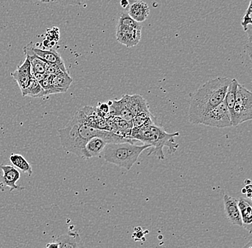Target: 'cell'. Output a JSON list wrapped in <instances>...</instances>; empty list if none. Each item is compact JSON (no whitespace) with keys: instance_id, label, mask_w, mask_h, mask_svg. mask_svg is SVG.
<instances>
[{"instance_id":"cell-1","label":"cell","mask_w":252,"mask_h":248,"mask_svg":"<svg viewBox=\"0 0 252 248\" xmlns=\"http://www.w3.org/2000/svg\"><path fill=\"white\" fill-rule=\"evenodd\" d=\"M61 146L67 154H73L79 157L88 142L94 137H100L110 143H135L133 139L126 138L109 131L100 130L79 122L73 117L65 127L58 130Z\"/></svg>"},{"instance_id":"cell-2","label":"cell","mask_w":252,"mask_h":248,"mask_svg":"<svg viewBox=\"0 0 252 248\" xmlns=\"http://www.w3.org/2000/svg\"><path fill=\"white\" fill-rule=\"evenodd\" d=\"M231 79L219 77L209 80L190 95L189 122L200 124L205 114L224 100Z\"/></svg>"},{"instance_id":"cell-3","label":"cell","mask_w":252,"mask_h":248,"mask_svg":"<svg viewBox=\"0 0 252 248\" xmlns=\"http://www.w3.org/2000/svg\"><path fill=\"white\" fill-rule=\"evenodd\" d=\"M179 136V132L170 134L160 126L153 124L141 128H133L130 138L143 142L144 144L149 145L151 150L149 156L154 154L159 159L163 160L165 159L163 148L165 146L168 147L170 154H173L177 151L179 145L175 142L174 137Z\"/></svg>"},{"instance_id":"cell-4","label":"cell","mask_w":252,"mask_h":248,"mask_svg":"<svg viewBox=\"0 0 252 248\" xmlns=\"http://www.w3.org/2000/svg\"><path fill=\"white\" fill-rule=\"evenodd\" d=\"M150 148L148 144L138 146L128 142L107 143L102 152V157L108 163L130 170L142 152Z\"/></svg>"},{"instance_id":"cell-5","label":"cell","mask_w":252,"mask_h":248,"mask_svg":"<svg viewBox=\"0 0 252 248\" xmlns=\"http://www.w3.org/2000/svg\"><path fill=\"white\" fill-rule=\"evenodd\" d=\"M142 27L133 20L127 12L120 15L116 28V39L118 42L127 47L136 46L141 38Z\"/></svg>"},{"instance_id":"cell-6","label":"cell","mask_w":252,"mask_h":248,"mask_svg":"<svg viewBox=\"0 0 252 248\" xmlns=\"http://www.w3.org/2000/svg\"><path fill=\"white\" fill-rule=\"evenodd\" d=\"M231 117L232 126H239L252 119V93L239 83Z\"/></svg>"},{"instance_id":"cell-7","label":"cell","mask_w":252,"mask_h":248,"mask_svg":"<svg viewBox=\"0 0 252 248\" xmlns=\"http://www.w3.org/2000/svg\"><path fill=\"white\" fill-rule=\"evenodd\" d=\"M200 124L211 126V127L219 128V129L232 126L231 114L224 102L223 101L220 103V105L214 107L212 110L205 114Z\"/></svg>"},{"instance_id":"cell-8","label":"cell","mask_w":252,"mask_h":248,"mask_svg":"<svg viewBox=\"0 0 252 248\" xmlns=\"http://www.w3.org/2000/svg\"><path fill=\"white\" fill-rule=\"evenodd\" d=\"M32 50L41 60L49 64L56 65L63 72H67L64 61L61 55L54 49H42L36 47L33 44Z\"/></svg>"},{"instance_id":"cell-9","label":"cell","mask_w":252,"mask_h":248,"mask_svg":"<svg viewBox=\"0 0 252 248\" xmlns=\"http://www.w3.org/2000/svg\"><path fill=\"white\" fill-rule=\"evenodd\" d=\"M224 211L226 217L232 225L242 227V217L239 210L238 200L234 197L225 194L223 196Z\"/></svg>"},{"instance_id":"cell-10","label":"cell","mask_w":252,"mask_h":248,"mask_svg":"<svg viewBox=\"0 0 252 248\" xmlns=\"http://www.w3.org/2000/svg\"><path fill=\"white\" fill-rule=\"evenodd\" d=\"M11 75L17 82L21 91L28 86L31 79L33 78L31 64L28 58H25L23 63L17 66L16 70L11 73Z\"/></svg>"},{"instance_id":"cell-11","label":"cell","mask_w":252,"mask_h":248,"mask_svg":"<svg viewBox=\"0 0 252 248\" xmlns=\"http://www.w3.org/2000/svg\"><path fill=\"white\" fill-rule=\"evenodd\" d=\"M105 118L109 126L110 132L122 136L126 138L131 139L130 134L133 129L132 122L126 121L120 117L110 116V115H108Z\"/></svg>"},{"instance_id":"cell-12","label":"cell","mask_w":252,"mask_h":248,"mask_svg":"<svg viewBox=\"0 0 252 248\" xmlns=\"http://www.w3.org/2000/svg\"><path fill=\"white\" fill-rule=\"evenodd\" d=\"M0 170L2 171V179L1 184L10 189V192L15 189H23L24 188L19 187L16 183L20 178V173L17 169L13 166L0 164Z\"/></svg>"},{"instance_id":"cell-13","label":"cell","mask_w":252,"mask_h":248,"mask_svg":"<svg viewBox=\"0 0 252 248\" xmlns=\"http://www.w3.org/2000/svg\"><path fill=\"white\" fill-rule=\"evenodd\" d=\"M122 99L126 107L133 113V116L141 112L149 110L147 101L140 95H124Z\"/></svg>"},{"instance_id":"cell-14","label":"cell","mask_w":252,"mask_h":248,"mask_svg":"<svg viewBox=\"0 0 252 248\" xmlns=\"http://www.w3.org/2000/svg\"><path fill=\"white\" fill-rule=\"evenodd\" d=\"M129 4L127 14L137 23L146 21L150 14L149 7L145 1L141 0H131Z\"/></svg>"},{"instance_id":"cell-15","label":"cell","mask_w":252,"mask_h":248,"mask_svg":"<svg viewBox=\"0 0 252 248\" xmlns=\"http://www.w3.org/2000/svg\"><path fill=\"white\" fill-rule=\"evenodd\" d=\"M107 143L108 142L100 137H94L87 142L82 151L81 158L88 159L100 156Z\"/></svg>"},{"instance_id":"cell-16","label":"cell","mask_w":252,"mask_h":248,"mask_svg":"<svg viewBox=\"0 0 252 248\" xmlns=\"http://www.w3.org/2000/svg\"><path fill=\"white\" fill-rule=\"evenodd\" d=\"M241 217H242V227L247 231L252 233V202L251 199L240 197L238 200Z\"/></svg>"},{"instance_id":"cell-17","label":"cell","mask_w":252,"mask_h":248,"mask_svg":"<svg viewBox=\"0 0 252 248\" xmlns=\"http://www.w3.org/2000/svg\"><path fill=\"white\" fill-rule=\"evenodd\" d=\"M109 106L110 116L120 117L126 121L132 122L133 118V115L129 109L126 107L122 98L119 100L109 101L108 102Z\"/></svg>"},{"instance_id":"cell-18","label":"cell","mask_w":252,"mask_h":248,"mask_svg":"<svg viewBox=\"0 0 252 248\" xmlns=\"http://www.w3.org/2000/svg\"><path fill=\"white\" fill-rule=\"evenodd\" d=\"M33 42H31L28 45H25L23 48V52L25 55V58H28L31 64L32 73H45V65L39 57L35 55L32 50Z\"/></svg>"},{"instance_id":"cell-19","label":"cell","mask_w":252,"mask_h":248,"mask_svg":"<svg viewBox=\"0 0 252 248\" xmlns=\"http://www.w3.org/2000/svg\"><path fill=\"white\" fill-rule=\"evenodd\" d=\"M60 248H85L80 235L77 231L69 232L56 238Z\"/></svg>"},{"instance_id":"cell-20","label":"cell","mask_w":252,"mask_h":248,"mask_svg":"<svg viewBox=\"0 0 252 248\" xmlns=\"http://www.w3.org/2000/svg\"><path fill=\"white\" fill-rule=\"evenodd\" d=\"M73 80L67 72H61L58 75L53 76L52 84L61 93H66L68 91Z\"/></svg>"},{"instance_id":"cell-21","label":"cell","mask_w":252,"mask_h":248,"mask_svg":"<svg viewBox=\"0 0 252 248\" xmlns=\"http://www.w3.org/2000/svg\"><path fill=\"white\" fill-rule=\"evenodd\" d=\"M238 84H239V82L235 78L231 79L228 87L227 91H226V96H225L224 100H223V102L226 104L231 116L233 113L234 104H235Z\"/></svg>"},{"instance_id":"cell-22","label":"cell","mask_w":252,"mask_h":248,"mask_svg":"<svg viewBox=\"0 0 252 248\" xmlns=\"http://www.w3.org/2000/svg\"><path fill=\"white\" fill-rule=\"evenodd\" d=\"M9 160L17 170L21 171L23 173L27 174L28 176L31 177L32 175V169L29 162L20 154H12L9 156Z\"/></svg>"},{"instance_id":"cell-23","label":"cell","mask_w":252,"mask_h":248,"mask_svg":"<svg viewBox=\"0 0 252 248\" xmlns=\"http://www.w3.org/2000/svg\"><path fill=\"white\" fill-rule=\"evenodd\" d=\"M23 96H31L32 98L44 97L45 91L42 89L40 84L34 78L31 79L29 84L21 91Z\"/></svg>"},{"instance_id":"cell-24","label":"cell","mask_w":252,"mask_h":248,"mask_svg":"<svg viewBox=\"0 0 252 248\" xmlns=\"http://www.w3.org/2000/svg\"><path fill=\"white\" fill-rule=\"evenodd\" d=\"M154 119V116L151 115L150 110L141 112L133 116L132 125H133V128H141L143 126H149V125L155 124Z\"/></svg>"},{"instance_id":"cell-25","label":"cell","mask_w":252,"mask_h":248,"mask_svg":"<svg viewBox=\"0 0 252 248\" xmlns=\"http://www.w3.org/2000/svg\"><path fill=\"white\" fill-rule=\"evenodd\" d=\"M52 78L53 75H47L46 78L44 79L42 82L39 83L42 89L45 91V96H50L52 94H58V93H61V91L55 88L52 84Z\"/></svg>"},{"instance_id":"cell-26","label":"cell","mask_w":252,"mask_h":248,"mask_svg":"<svg viewBox=\"0 0 252 248\" xmlns=\"http://www.w3.org/2000/svg\"><path fill=\"white\" fill-rule=\"evenodd\" d=\"M252 0H250V4H249L248 8H247V11H246L245 14H244L243 18L242 20V26L243 27L244 31L247 32L251 28L252 20Z\"/></svg>"},{"instance_id":"cell-27","label":"cell","mask_w":252,"mask_h":248,"mask_svg":"<svg viewBox=\"0 0 252 248\" xmlns=\"http://www.w3.org/2000/svg\"><path fill=\"white\" fill-rule=\"evenodd\" d=\"M51 2L66 7V6L81 5L83 4V0H52Z\"/></svg>"},{"instance_id":"cell-28","label":"cell","mask_w":252,"mask_h":248,"mask_svg":"<svg viewBox=\"0 0 252 248\" xmlns=\"http://www.w3.org/2000/svg\"><path fill=\"white\" fill-rule=\"evenodd\" d=\"M61 72H63V71L56 65L49 64V63H46L45 65V73L47 75L55 76V75L61 73Z\"/></svg>"},{"instance_id":"cell-29","label":"cell","mask_w":252,"mask_h":248,"mask_svg":"<svg viewBox=\"0 0 252 248\" xmlns=\"http://www.w3.org/2000/svg\"><path fill=\"white\" fill-rule=\"evenodd\" d=\"M47 75V74L45 73H37H37L32 74L33 78L35 79L39 83H40V82H42L44 79L46 78Z\"/></svg>"},{"instance_id":"cell-30","label":"cell","mask_w":252,"mask_h":248,"mask_svg":"<svg viewBox=\"0 0 252 248\" xmlns=\"http://www.w3.org/2000/svg\"><path fill=\"white\" fill-rule=\"evenodd\" d=\"M45 248H60L59 243L55 239V241L50 242L48 244H47Z\"/></svg>"},{"instance_id":"cell-31","label":"cell","mask_w":252,"mask_h":248,"mask_svg":"<svg viewBox=\"0 0 252 248\" xmlns=\"http://www.w3.org/2000/svg\"><path fill=\"white\" fill-rule=\"evenodd\" d=\"M120 4H121V7L124 8V9H126V7H129L130 1L129 0H121Z\"/></svg>"},{"instance_id":"cell-32","label":"cell","mask_w":252,"mask_h":248,"mask_svg":"<svg viewBox=\"0 0 252 248\" xmlns=\"http://www.w3.org/2000/svg\"><path fill=\"white\" fill-rule=\"evenodd\" d=\"M242 248H252V241L250 240L247 244L244 245V246Z\"/></svg>"},{"instance_id":"cell-33","label":"cell","mask_w":252,"mask_h":248,"mask_svg":"<svg viewBox=\"0 0 252 248\" xmlns=\"http://www.w3.org/2000/svg\"><path fill=\"white\" fill-rule=\"evenodd\" d=\"M39 1L44 3H50L51 2L52 0H39Z\"/></svg>"}]
</instances>
